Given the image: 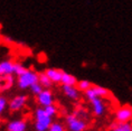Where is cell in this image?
I'll use <instances>...</instances> for the list:
<instances>
[{"label":"cell","mask_w":132,"mask_h":131,"mask_svg":"<svg viewBox=\"0 0 132 131\" xmlns=\"http://www.w3.org/2000/svg\"><path fill=\"white\" fill-rule=\"evenodd\" d=\"M38 83L40 84L43 87H46V89H48V87L52 85L51 80H49V78L46 76V74H45V73L38 74Z\"/></svg>","instance_id":"cell-14"},{"label":"cell","mask_w":132,"mask_h":131,"mask_svg":"<svg viewBox=\"0 0 132 131\" xmlns=\"http://www.w3.org/2000/svg\"><path fill=\"white\" fill-rule=\"evenodd\" d=\"M2 38H4V40H5L6 43H11V42H12V40H11V38L6 37V36H4V37H2Z\"/></svg>","instance_id":"cell-24"},{"label":"cell","mask_w":132,"mask_h":131,"mask_svg":"<svg viewBox=\"0 0 132 131\" xmlns=\"http://www.w3.org/2000/svg\"><path fill=\"white\" fill-rule=\"evenodd\" d=\"M14 84L12 75H0V92L9 90Z\"/></svg>","instance_id":"cell-10"},{"label":"cell","mask_w":132,"mask_h":131,"mask_svg":"<svg viewBox=\"0 0 132 131\" xmlns=\"http://www.w3.org/2000/svg\"><path fill=\"white\" fill-rule=\"evenodd\" d=\"M73 114L76 118H78V119H82V120H84V121H85V119H87V118H88L87 112L84 109H82V108H78V109L75 111Z\"/></svg>","instance_id":"cell-19"},{"label":"cell","mask_w":132,"mask_h":131,"mask_svg":"<svg viewBox=\"0 0 132 131\" xmlns=\"http://www.w3.org/2000/svg\"><path fill=\"white\" fill-rule=\"evenodd\" d=\"M92 87H93L95 95L97 97H101L102 99V97H105V96L109 95V91L103 86H98V85H96V86H92Z\"/></svg>","instance_id":"cell-15"},{"label":"cell","mask_w":132,"mask_h":131,"mask_svg":"<svg viewBox=\"0 0 132 131\" xmlns=\"http://www.w3.org/2000/svg\"><path fill=\"white\" fill-rule=\"evenodd\" d=\"M35 119H36V123H35V128L37 131H47L48 127L52 123V119L51 117H48L44 109L39 108L36 110L35 112Z\"/></svg>","instance_id":"cell-1"},{"label":"cell","mask_w":132,"mask_h":131,"mask_svg":"<svg viewBox=\"0 0 132 131\" xmlns=\"http://www.w3.org/2000/svg\"><path fill=\"white\" fill-rule=\"evenodd\" d=\"M111 131H118V130H117V128H115V124H112V127H111Z\"/></svg>","instance_id":"cell-25"},{"label":"cell","mask_w":132,"mask_h":131,"mask_svg":"<svg viewBox=\"0 0 132 131\" xmlns=\"http://www.w3.org/2000/svg\"><path fill=\"white\" fill-rule=\"evenodd\" d=\"M44 73L46 74V76L51 80L52 83H58V82H61L63 71L57 70V68H48Z\"/></svg>","instance_id":"cell-9"},{"label":"cell","mask_w":132,"mask_h":131,"mask_svg":"<svg viewBox=\"0 0 132 131\" xmlns=\"http://www.w3.org/2000/svg\"><path fill=\"white\" fill-rule=\"evenodd\" d=\"M66 122L68 124L71 131H84L86 129V122L82 119H78L74 114H70L66 118Z\"/></svg>","instance_id":"cell-3"},{"label":"cell","mask_w":132,"mask_h":131,"mask_svg":"<svg viewBox=\"0 0 132 131\" xmlns=\"http://www.w3.org/2000/svg\"><path fill=\"white\" fill-rule=\"evenodd\" d=\"M37 82H38V74L30 70H27L24 74L19 75L17 80L18 86L20 89H28V87H30L32 84L37 83Z\"/></svg>","instance_id":"cell-2"},{"label":"cell","mask_w":132,"mask_h":131,"mask_svg":"<svg viewBox=\"0 0 132 131\" xmlns=\"http://www.w3.org/2000/svg\"><path fill=\"white\" fill-rule=\"evenodd\" d=\"M30 90H31V92L34 93L35 95H38V94L43 91V86L37 82V83H35V84L31 85V86H30Z\"/></svg>","instance_id":"cell-21"},{"label":"cell","mask_w":132,"mask_h":131,"mask_svg":"<svg viewBox=\"0 0 132 131\" xmlns=\"http://www.w3.org/2000/svg\"><path fill=\"white\" fill-rule=\"evenodd\" d=\"M7 107V100L4 96H0V113L4 112V110Z\"/></svg>","instance_id":"cell-23"},{"label":"cell","mask_w":132,"mask_h":131,"mask_svg":"<svg viewBox=\"0 0 132 131\" xmlns=\"http://www.w3.org/2000/svg\"><path fill=\"white\" fill-rule=\"evenodd\" d=\"M26 71H27V68H26L25 66H22L21 64L15 63V70H14V74H16V75H17V76H19V75L24 74Z\"/></svg>","instance_id":"cell-20"},{"label":"cell","mask_w":132,"mask_h":131,"mask_svg":"<svg viewBox=\"0 0 132 131\" xmlns=\"http://www.w3.org/2000/svg\"><path fill=\"white\" fill-rule=\"evenodd\" d=\"M26 101H27V97L25 95H18V96L14 97V99L10 101V104H9L10 110L11 111H19L26 104Z\"/></svg>","instance_id":"cell-7"},{"label":"cell","mask_w":132,"mask_h":131,"mask_svg":"<svg viewBox=\"0 0 132 131\" xmlns=\"http://www.w3.org/2000/svg\"><path fill=\"white\" fill-rule=\"evenodd\" d=\"M44 111L46 112V114H47L48 117H53L55 116L56 113H57V108H56L54 104H49V105H46L44 107Z\"/></svg>","instance_id":"cell-17"},{"label":"cell","mask_w":132,"mask_h":131,"mask_svg":"<svg viewBox=\"0 0 132 131\" xmlns=\"http://www.w3.org/2000/svg\"><path fill=\"white\" fill-rule=\"evenodd\" d=\"M47 131H64V127L61 123H51Z\"/></svg>","instance_id":"cell-22"},{"label":"cell","mask_w":132,"mask_h":131,"mask_svg":"<svg viewBox=\"0 0 132 131\" xmlns=\"http://www.w3.org/2000/svg\"><path fill=\"white\" fill-rule=\"evenodd\" d=\"M63 91H64L65 95L68 96L70 99H73V100L78 99V90L75 86H72V85H63Z\"/></svg>","instance_id":"cell-12"},{"label":"cell","mask_w":132,"mask_h":131,"mask_svg":"<svg viewBox=\"0 0 132 131\" xmlns=\"http://www.w3.org/2000/svg\"><path fill=\"white\" fill-rule=\"evenodd\" d=\"M15 70V63L11 61L0 62V75H12Z\"/></svg>","instance_id":"cell-8"},{"label":"cell","mask_w":132,"mask_h":131,"mask_svg":"<svg viewBox=\"0 0 132 131\" xmlns=\"http://www.w3.org/2000/svg\"><path fill=\"white\" fill-rule=\"evenodd\" d=\"M8 131H25L26 122L24 120H14L8 123Z\"/></svg>","instance_id":"cell-11"},{"label":"cell","mask_w":132,"mask_h":131,"mask_svg":"<svg viewBox=\"0 0 132 131\" xmlns=\"http://www.w3.org/2000/svg\"><path fill=\"white\" fill-rule=\"evenodd\" d=\"M131 117H132V110L130 107L120 108V109L115 112V118H117L119 123L129 122V121L131 120Z\"/></svg>","instance_id":"cell-4"},{"label":"cell","mask_w":132,"mask_h":131,"mask_svg":"<svg viewBox=\"0 0 132 131\" xmlns=\"http://www.w3.org/2000/svg\"><path fill=\"white\" fill-rule=\"evenodd\" d=\"M91 104L92 108H93V112L96 116H102L105 111V104L104 101L101 99V97H95V99L91 100Z\"/></svg>","instance_id":"cell-6"},{"label":"cell","mask_w":132,"mask_h":131,"mask_svg":"<svg viewBox=\"0 0 132 131\" xmlns=\"http://www.w3.org/2000/svg\"><path fill=\"white\" fill-rule=\"evenodd\" d=\"M76 84H77V90H81V91H86V90H88L92 86L91 82L90 81H86V80L80 81Z\"/></svg>","instance_id":"cell-18"},{"label":"cell","mask_w":132,"mask_h":131,"mask_svg":"<svg viewBox=\"0 0 132 131\" xmlns=\"http://www.w3.org/2000/svg\"><path fill=\"white\" fill-rule=\"evenodd\" d=\"M61 83L63 85H72V86H75L77 83V81H76V77H75L74 75L68 74V73H66V72H63Z\"/></svg>","instance_id":"cell-13"},{"label":"cell","mask_w":132,"mask_h":131,"mask_svg":"<svg viewBox=\"0 0 132 131\" xmlns=\"http://www.w3.org/2000/svg\"><path fill=\"white\" fill-rule=\"evenodd\" d=\"M115 128H117L118 131H132V127L130 122L115 123Z\"/></svg>","instance_id":"cell-16"},{"label":"cell","mask_w":132,"mask_h":131,"mask_svg":"<svg viewBox=\"0 0 132 131\" xmlns=\"http://www.w3.org/2000/svg\"><path fill=\"white\" fill-rule=\"evenodd\" d=\"M38 102L39 104H42L43 107L49 105V104H53L54 102V99H53V94L49 90H43L40 93L37 95Z\"/></svg>","instance_id":"cell-5"}]
</instances>
